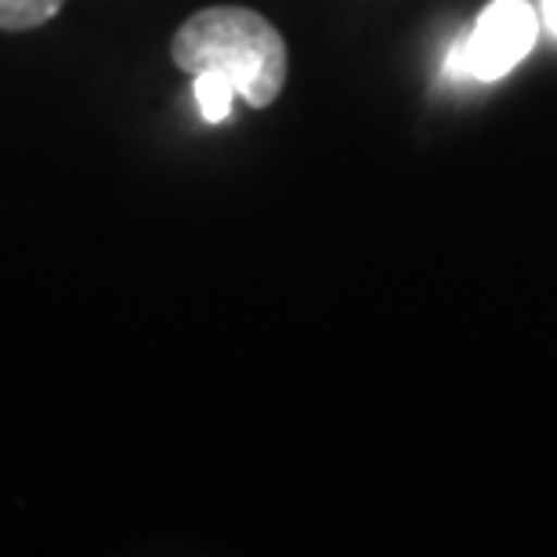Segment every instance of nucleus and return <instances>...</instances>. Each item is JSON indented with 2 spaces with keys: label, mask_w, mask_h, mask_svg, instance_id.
Wrapping results in <instances>:
<instances>
[{
  "label": "nucleus",
  "mask_w": 557,
  "mask_h": 557,
  "mask_svg": "<svg viewBox=\"0 0 557 557\" xmlns=\"http://www.w3.org/2000/svg\"><path fill=\"white\" fill-rule=\"evenodd\" d=\"M171 59L185 73L228 76L239 98L253 109L272 106L283 95L289 54L283 33L250 8H203L182 22L171 40Z\"/></svg>",
  "instance_id": "obj_1"
},
{
  "label": "nucleus",
  "mask_w": 557,
  "mask_h": 557,
  "mask_svg": "<svg viewBox=\"0 0 557 557\" xmlns=\"http://www.w3.org/2000/svg\"><path fill=\"white\" fill-rule=\"evenodd\" d=\"M536 33H540L536 11L525 0H493L482 11L471 37H463L471 81L493 84L499 76H507L532 51Z\"/></svg>",
  "instance_id": "obj_2"
},
{
  "label": "nucleus",
  "mask_w": 557,
  "mask_h": 557,
  "mask_svg": "<svg viewBox=\"0 0 557 557\" xmlns=\"http://www.w3.org/2000/svg\"><path fill=\"white\" fill-rule=\"evenodd\" d=\"M232 98H236V87H232L228 76L221 73H196V102L199 113H203L207 124H221L232 113Z\"/></svg>",
  "instance_id": "obj_3"
},
{
  "label": "nucleus",
  "mask_w": 557,
  "mask_h": 557,
  "mask_svg": "<svg viewBox=\"0 0 557 557\" xmlns=\"http://www.w3.org/2000/svg\"><path fill=\"white\" fill-rule=\"evenodd\" d=\"M65 0H0V29H37L62 11Z\"/></svg>",
  "instance_id": "obj_4"
},
{
  "label": "nucleus",
  "mask_w": 557,
  "mask_h": 557,
  "mask_svg": "<svg viewBox=\"0 0 557 557\" xmlns=\"http://www.w3.org/2000/svg\"><path fill=\"white\" fill-rule=\"evenodd\" d=\"M445 76H449V81H467V76H471V65H467V48H463V40L456 44L453 54H449V62H445Z\"/></svg>",
  "instance_id": "obj_5"
},
{
  "label": "nucleus",
  "mask_w": 557,
  "mask_h": 557,
  "mask_svg": "<svg viewBox=\"0 0 557 557\" xmlns=\"http://www.w3.org/2000/svg\"><path fill=\"white\" fill-rule=\"evenodd\" d=\"M543 22H547L550 33L557 37V0H543Z\"/></svg>",
  "instance_id": "obj_6"
}]
</instances>
